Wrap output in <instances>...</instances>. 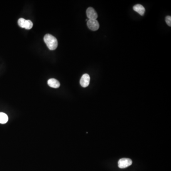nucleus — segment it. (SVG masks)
I'll return each mask as SVG.
<instances>
[{"label":"nucleus","instance_id":"nucleus-1","mask_svg":"<svg viewBox=\"0 0 171 171\" xmlns=\"http://www.w3.org/2000/svg\"><path fill=\"white\" fill-rule=\"evenodd\" d=\"M44 41L50 50H55L58 45L57 38L51 34H46L44 36Z\"/></svg>","mask_w":171,"mask_h":171},{"label":"nucleus","instance_id":"nucleus-2","mask_svg":"<svg viewBox=\"0 0 171 171\" xmlns=\"http://www.w3.org/2000/svg\"><path fill=\"white\" fill-rule=\"evenodd\" d=\"M132 161L129 158H122L118 161V167L121 169L127 168L132 165Z\"/></svg>","mask_w":171,"mask_h":171},{"label":"nucleus","instance_id":"nucleus-3","mask_svg":"<svg viewBox=\"0 0 171 171\" xmlns=\"http://www.w3.org/2000/svg\"><path fill=\"white\" fill-rule=\"evenodd\" d=\"M87 26L93 31L97 30L99 28V24L97 20H88L87 21Z\"/></svg>","mask_w":171,"mask_h":171},{"label":"nucleus","instance_id":"nucleus-4","mask_svg":"<svg viewBox=\"0 0 171 171\" xmlns=\"http://www.w3.org/2000/svg\"><path fill=\"white\" fill-rule=\"evenodd\" d=\"M86 13L88 20H97L98 17L97 12L92 7H89L87 9Z\"/></svg>","mask_w":171,"mask_h":171},{"label":"nucleus","instance_id":"nucleus-5","mask_svg":"<svg viewBox=\"0 0 171 171\" xmlns=\"http://www.w3.org/2000/svg\"><path fill=\"white\" fill-rule=\"evenodd\" d=\"M90 80V78L88 74H83L80 80V85L83 87H87L89 85Z\"/></svg>","mask_w":171,"mask_h":171},{"label":"nucleus","instance_id":"nucleus-6","mask_svg":"<svg viewBox=\"0 0 171 171\" xmlns=\"http://www.w3.org/2000/svg\"><path fill=\"white\" fill-rule=\"evenodd\" d=\"M133 10L141 16L144 15L145 13V8L141 4H138L135 5L133 7Z\"/></svg>","mask_w":171,"mask_h":171},{"label":"nucleus","instance_id":"nucleus-7","mask_svg":"<svg viewBox=\"0 0 171 171\" xmlns=\"http://www.w3.org/2000/svg\"><path fill=\"white\" fill-rule=\"evenodd\" d=\"M48 84L50 87L53 88H57L60 86V83L58 80L55 78H50L48 81Z\"/></svg>","mask_w":171,"mask_h":171},{"label":"nucleus","instance_id":"nucleus-8","mask_svg":"<svg viewBox=\"0 0 171 171\" xmlns=\"http://www.w3.org/2000/svg\"><path fill=\"white\" fill-rule=\"evenodd\" d=\"M8 121V117L6 114L4 113H0V123L5 124Z\"/></svg>","mask_w":171,"mask_h":171},{"label":"nucleus","instance_id":"nucleus-9","mask_svg":"<svg viewBox=\"0 0 171 171\" xmlns=\"http://www.w3.org/2000/svg\"><path fill=\"white\" fill-rule=\"evenodd\" d=\"M33 27V23L30 20H26V21L25 25L24 26V28L26 30H30Z\"/></svg>","mask_w":171,"mask_h":171},{"label":"nucleus","instance_id":"nucleus-10","mask_svg":"<svg viewBox=\"0 0 171 171\" xmlns=\"http://www.w3.org/2000/svg\"><path fill=\"white\" fill-rule=\"evenodd\" d=\"M26 21V20L24 19V18H20L19 19L18 21V23L20 27H21L22 28H24V26L25 25Z\"/></svg>","mask_w":171,"mask_h":171},{"label":"nucleus","instance_id":"nucleus-11","mask_svg":"<svg viewBox=\"0 0 171 171\" xmlns=\"http://www.w3.org/2000/svg\"><path fill=\"white\" fill-rule=\"evenodd\" d=\"M165 21L166 23L169 26H171V17L170 16H167L165 17Z\"/></svg>","mask_w":171,"mask_h":171}]
</instances>
